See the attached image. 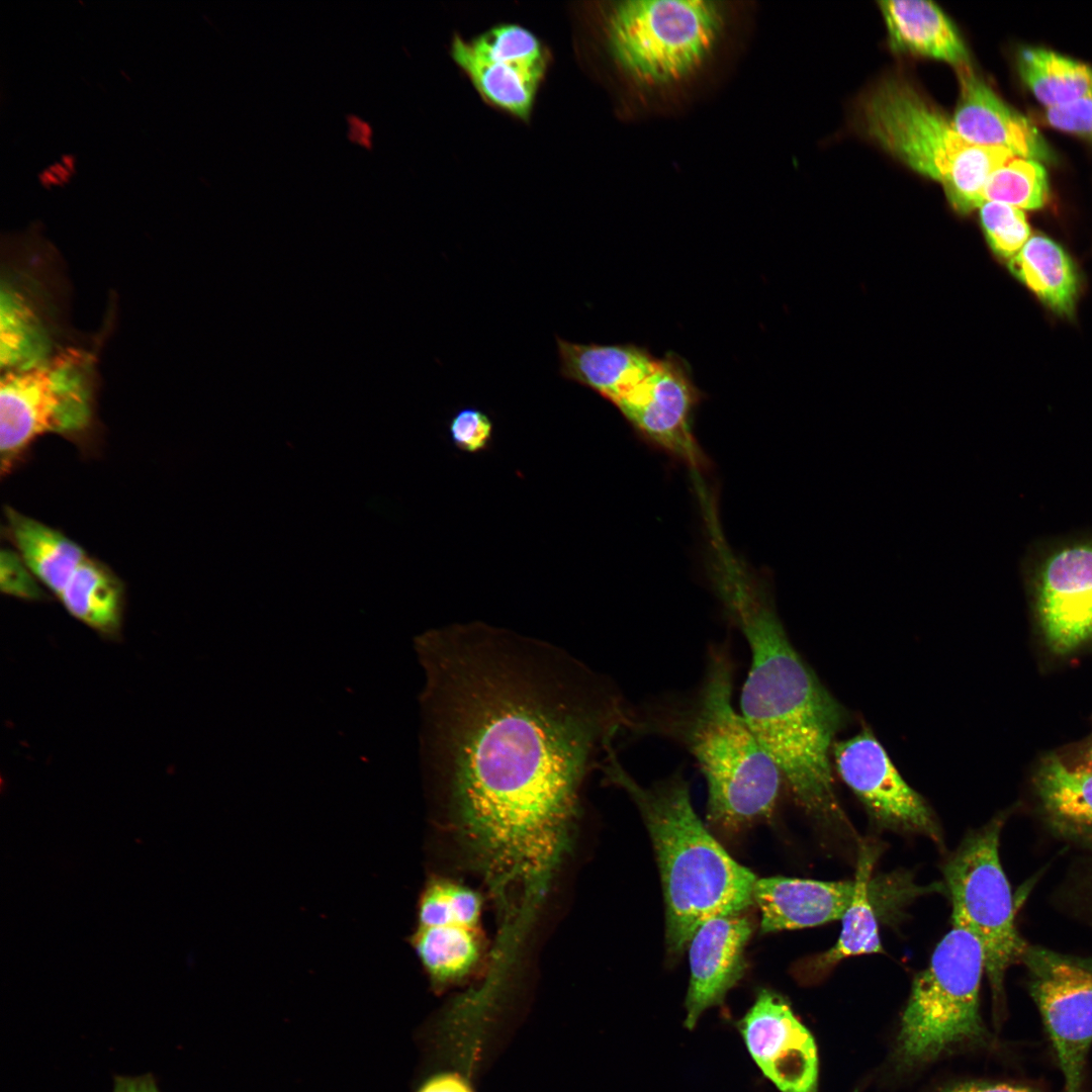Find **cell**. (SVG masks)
<instances>
[{
    "label": "cell",
    "instance_id": "cell-1",
    "mask_svg": "<svg viewBox=\"0 0 1092 1092\" xmlns=\"http://www.w3.org/2000/svg\"><path fill=\"white\" fill-rule=\"evenodd\" d=\"M435 760L450 808L495 889L538 893L566 845L599 754L629 708L556 647L479 625L428 640Z\"/></svg>",
    "mask_w": 1092,
    "mask_h": 1092
},
{
    "label": "cell",
    "instance_id": "cell-2",
    "mask_svg": "<svg viewBox=\"0 0 1092 1092\" xmlns=\"http://www.w3.org/2000/svg\"><path fill=\"white\" fill-rule=\"evenodd\" d=\"M712 573L725 615L750 651L742 717L796 804L817 823L842 824L831 759L845 710L794 647L767 585L734 555L717 562Z\"/></svg>",
    "mask_w": 1092,
    "mask_h": 1092
},
{
    "label": "cell",
    "instance_id": "cell-3",
    "mask_svg": "<svg viewBox=\"0 0 1092 1092\" xmlns=\"http://www.w3.org/2000/svg\"><path fill=\"white\" fill-rule=\"evenodd\" d=\"M734 676L728 641L714 643L696 688L630 707L625 731L661 737L684 748L706 780L709 824L730 833L770 819L784 784L734 707Z\"/></svg>",
    "mask_w": 1092,
    "mask_h": 1092
},
{
    "label": "cell",
    "instance_id": "cell-4",
    "mask_svg": "<svg viewBox=\"0 0 1092 1092\" xmlns=\"http://www.w3.org/2000/svg\"><path fill=\"white\" fill-rule=\"evenodd\" d=\"M636 805L648 830L665 905V944L681 954L707 920L754 904L756 876L737 862L697 815L689 783L676 769L650 786L638 783L612 748L600 767Z\"/></svg>",
    "mask_w": 1092,
    "mask_h": 1092
},
{
    "label": "cell",
    "instance_id": "cell-5",
    "mask_svg": "<svg viewBox=\"0 0 1092 1092\" xmlns=\"http://www.w3.org/2000/svg\"><path fill=\"white\" fill-rule=\"evenodd\" d=\"M859 113L866 134L913 171L938 182L961 214L981 206L989 176L1014 157L1004 148L964 141L950 118L906 81L878 84L862 98Z\"/></svg>",
    "mask_w": 1092,
    "mask_h": 1092
},
{
    "label": "cell",
    "instance_id": "cell-6",
    "mask_svg": "<svg viewBox=\"0 0 1092 1092\" xmlns=\"http://www.w3.org/2000/svg\"><path fill=\"white\" fill-rule=\"evenodd\" d=\"M96 358L86 349H60L34 364L2 372V476L11 473L46 435L88 446L96 431Z\"/></svg>",
    "mask_w": 1092,
    "mask_h": 1092
},
{
    "label": "cell",
    "instance_id": "cell-7",
    "mask_svg": "<svg viewBox=\"0 0 1092 1092\" xmlns=\"http://www.w3.org/2000/svg\"><path fill=\"white\" fill-rule=\"evenodd\" d=\"M984 971L979 940L965 927L952 924L928 967L913 980L895 1049L901 1067L929 1062L962 1044L988 1042L980 1015Z\"/></svg>",
    "mask_w": 1092,
    "mask_h": 1092
},
{
    "label": "cell",
    "instance_id": "cell-8",
    "mask_svg": "<svg viewBox=\"0 0 1092 1092\" xmlns=\"http://www.w3.org/2000/svg\"><path fill=\"white\" fill-rule=\"evenodd\" d=\"M722 15L711 1L629 0L609 18V43L617 63L646 84L679 81L701 67L714 49Z\"/></svg>",
    "mask_w": 1092,
    "mask_h": 1092
},
{
    "label": "cell",
    "instance_id": "cell-9",
    "mask_svg": "<svg viewBox=\"0 0 1092 1092\" xmlns=\"http://www.w3.org/2000/svg\"><path fill=\"white\" fill-rule=\"evenodd\" d=\"M1004 818L996 816L969 833L944 866L951 922L968 929L982 945L997 1016L1004 1005L1005 974L1021 963L1028 945L1016 928L1011 889L999 857Z\"/></svg>",
    "mask_w": 1092,
    "mask_h": 1092
},
{
    "label": "cell",
    "instance_id": "cell-10",
    "mask_svg": "<svg viewBox=\"0 0 1092 1092\" xmlns=\"http://www.w3.org/2000/svg\"><path fill=\"white\" fill-rule=\"evenodd\" d=\"M6 534L41 585L70 615L106 638H116L124 613V587L100 560L61 531L5 508Z\"/></svg>",
    "mask_w": 1092,
    "mask_h": 1092
},
{
    "label": "cell",
    "instance_id": "cell-11",
    "mask_svg": "<svg viewBox=\"0 0 1092 1092\" xmlns=\"http://www.w3.org/2000/svg\"><path fill=\"white\" fill-rule=\"evenodd\" d=\"M1021 574L1054 653H1070L1092 639V532L1034 543Z\"/></svg>",
    "mask_w": 1092,
    "mask_h": 1092
},
{
    "label": "cell",
    "instance_id": "cell-12",
    "mask_svg": "<svg viewBox=\"0 0 1092 1092\" xmlns=\"http://www.w3.org/2000/svg\"><path fill=\"white\" fill-rule=\"evenodd\" d=\"M1021 963L1064 1076V1092H1083L1092 1044V958L1027 945Z\"/></svg>",
    "mask_w": 1092,
    "mask_h": 1092
},
{
    "label": "cell",
    "instance_id": "cell-13",
    "mask_svg": "<svg viewBox=\"0 0 1092 1092\" xmlns=\"http://www.w3.org/2000/svg\"><path fill=\"white\" fill-rule=\"evenodd\" d=\"M703 395L689 363L668 352L616 407L640 438L685 462L697 474L707 463L694 433Z\"/></svg>",
    "mask_w": 1092,
    "mask_h": 1092
},
{
    "label": "cell",
    "instance_id": "cell-14",
    "mask_svg": "<svg viewBox=\"0 0 1092 1092\" xmlns=\"http://www.w3.org/2000/svg\"><path fill=\"white\" fill-rule=\"evenodd\" d=\"M452 57L489 103L528 118L547 66L535 34L517 24L498 25L471 40L455 38Z\"/></svg>",
    "mask_w": 1092,
    "mask_h": 1092
},
{
    "label": "cell",
    "instance_id": "cell-15",
    "mask_svg": "<svg viewBox=\"0 0 1092 1092\" xmlns=\"http://www.w3.org/2000/svg\"><path fill=\"white\" fill-rule=\"evenodd\" d=\"M835 769L882 827L924 834L940 842V831L926 801L902 778L871 729L835 741Z\"/></svg>",
    "mask_w": 1092,
    "mask_h": 1092
},
{
    "label": "cell",
    "instance_id": "cell-16",
    "mask_svg": "<svg viewBox=\"0 0 1092 1092\" xmlns=\"http://www.w3.org/2000/svg\"><path fill=\"white\" fill-rule=\"evenodd\" d=\"M481 899L468 887L431 881L421 894L412 944L436 983L459 980L480 953Z\"/></svg>",
    "mask_w": 1092,
    "mask_h": 1092
},
{
    "label": "cell",
    "instance_id": "cell-17",
    "mask_svg": "<svg viewBox=\"0 0 1092 1092\" xmlns=\"http://www.w3.org/2000/svg\"><path fill=\"white\" fill-rule=\"evenodd\" d=\"M739 1030L754 1062L781 1092H816L814 1038L783 997L762 990Z\"/></svg>",
    "mask_w": 1092,
    "mask_h": 1092
},
{
    "label": "cell",
    "instance_id": "cell-18",
    "mask_svg": "<svg viewBox=\"0 0 1092 1092\" xmlns=\"http://www.w3.org/2000/svg\"><path fill=\"white\" fill-rule=\"evenodd\" d=\"M753 931L742 913L713 917L692 936L689 947L690 983L685 1026L693 1029L708 1008L722 1004L744 976L745 947Z\"/></svg>",
    "mask_w": 1092,
    "mask_h": 1092
},
{
    "label": "cell",
    "instance_id": "cell-19",
    "mask_svg": "<svg viewBox=\"0 0 1092 1092\" xmlns=\"http://www.w3.org/2000/svg\"><path fill=\"white\" fill-rule=\"evenodd\" d=\"M956 71L960 94L950 122L964 141L980 147L1004 148L1016 157L1052 161V151L1036 127L1005 104L971 65Z\"/></svg>",
    "mask_w": 1092,
    "mask_h": 1092
},
{
    "label": "cell",
    "instance_id": "cell-20",
    "mask_svg": "<svg viewBox=\"0 0 1092 1092\" xmlns=\"http://www.w3.org/2000/svg\"><path fill=\"white\" fill-rule=\"evenodd\" d=\"M854 890V880L757 879L753 900L761 914L760 931L800 929L841 919L852 901Z\"/></svg>",
    "mask_w": 1092,
    "mask_h": 1092
},
{
    "label": "cell",
    "instance_id": "cell-21",
    "mask_svg": "<svg viewBox=\"0 0 1092 1092\" xmlns=\"http://www.w3.org/2000/svg\"><path fill=\"white\" fill-rule=\"evenodd\" d=\"M560 375L615 406L646 379L659 358L634 344H581L556 337Z\"/></svg>",
    "mask_w": 1092,
    "mask_h": 1092
},
{
    "label": "cell",
    "instance_id": "cell-22",
    "mask_svg": "<svg viewBox=\"0 0 1092 1092\" xmlns=\"http://www.w3.org/2000/svg\"><path fill=\"white\" fill-rule=\"evenodd\" d=\"M896 53L945 62L956 69L971 65L968 50L953 23L933 2L884 0L878 2Z\"/></svg>",
    "mask_w": 1092,
    "mask_h": 1092
},
{
    "label": "cell",
    "instance_id": "cell-23",
    "mask_svg": "<svg viewBox=\"0 0 1092 1092\" xmlns=\"http://www.w3.org/2000/svg\"><path fill=\"white\" fill-rule=\"evenodd\" d=\"M1034 786L1052 829L1092 849V771L1051 755L1037 769Z\"/></svg>",
    "mask_w": 1092,
    "mask_h": 1092
},
{
    "label": "cell",
    "instance_id": "cell-24",
    "mask_svg": "<svg viewBox=\"0 0 1092 1092\" xmlns=\"http://www.w3.org/2000/svg\"><path fill=\"white\" fill-rule=\"evenodd\" d=\"M1007 266L1055 313L1074 315L1079 276L1070 256L1056 242L1041 235L1031 236Z\"/></svg>",
    "mask_w": 1092,
    "mask_h": 1092
},
{
    "label": "cell",
    "instance_id": "cell-25",
    "mask_svg": "<svg viewBox=\"0 0 1092 1092\" xmlns=\"http://www.w3.org/2000/svg\"><path fill=\"white\" fill-rule=\"evenodd\" d=\"M871 851L872 848L866 845L859 853L854 895L841 917L842 928L837 941L807 964L803 969L805 979L824 976L846 958L883 952L878 921L869 895L870 874L875 857Z\"/></svg>",
    "mask_w": 1092,
    "mask_h": 1092
},
{
    "label": "cell",
    "instance_id": "cell-26",
    "mask_svg": "<svg viewBox=\"0 0 1092 1092\" xmlns=\"http://www.w3.org/2000/svg\"><path fill=\"white\" fill-rule=\"evenodd\" d=\"M1019 75L1048 108L1077 100L1092 90V67L1040 48H1026L1017 58Z\"/></svg>",
    "mask_w": 1092,
    "mask_h": 1092
},
{
    "label": "cell",
    "instance_id": "cell-27",
    "mask_svg": "<svg viewBox=\"0 0 1092 1092\" xmlns=\"http://www.w3.org/2000/svg\"><path fill=\"white\" fill-rule=\"evenodd\" d=\"M0 362L2 372L34 364L55 353L40 314L26 295L2 291Z\"/></svg>",
    "mask_w": 1092,
    "mask_h": 1092
},
{
    "label": "cell",
    "instance_id": "cell-28",
    "mask_svg": "<svg viewBox=\"0 0 1092 1092\" xmlns=\"http://www.w3.org/2000/svg\"><path fill=\"white\" fill-rule=\"evenodd\" d=\"M1050 195L1044 167L1035 160L1012 157L989 176L984 190L985 201H995L1019 209H1039Z\"/></svg>",
    "mask_w": 1092,
    "mask_h": 1092
},
{
    "label": "cell",
    "instance_id": "cell-29",
    "mask_svg": "<svg viewBox=\"0 0 1092 1092\" xmlns=\"http://www.w3.org/2000/svg\"><path fill=\"white\" fill-rule=\"evenodd\" d=\"M978 209L987 242L997 256L1010 260L1030 239V226L1021 209L995 201H985Z\"/></svg>",
    "mask_w": 1092,
    "mask_h": 1092
},
{
    "label": "cell",
    "instance_id": "cell-30",
    "mask_svg": "<svg viewBox=\"0 0 1092 1092\" xmlns=\"http://www.w3.org/2000/svg\"><path fill=\"white\" fill-rule=\"evenodd\" d=\"M1 592L26 601H41L44 587L15 548H3L0 555Z\"/></svg>",
    "mask_w": 1092,
    "mask_h": 1092
},
{
    "label": "cell",
    "instance_id": "cell-31",
    "mask_svg": "<svg viewBox=\"0 0 1092 1092\" xmlns=\"http://www.w3.org/2000/svg\"><path fill=\"white\" fill-rule=\"evenodd\" d=\"M493 425L490 418L474 407L462 408L456 413L449 424L453 444L460 450L476 453L489 444Z\"/></svg>",
    "mask_w": 1092,
    "mask_h": 1092
},
{
    "label": "cell",
    "instance_id": "cell-32",
    "mask_svg": "<svg viewBox=\"0 0 1092 1092\" xmlns=\"http://www.w3.org/2000/svg\"><path fill=\"white\" fill-rule=\"evenodd\" d=\"M1044 118L1055 128L1092 141V90L1068 104L1046 108Z\"/></svg>",
    "mask_w": 1092,
    "mask_h": 1092
},
{
    "label": "cell",
    "instance_id": "cell-33",
    "mask_svg": "<svg viewBox=\"0 0 1092 1092\" xmlns=\"http://www.w3.org/2000/svg\"><path fill=\"white\" fill-rule=\"evenodd\" d=\"M938 1092H1039L1038 1090L1023 1085L1008 1083H992L972 1081L947 1086Z\"/></svg>",
    "mask_w": 1092,
    "mask_h": 1092
},
{
    "label": "cell",
    "instance_id": "cell-34",
    "mask_svg": "<svg viewBox=\"0 0 1092 1092\" xmlns=\"http://www.w3.org/2000/svg\"><path fill=\"white\" fill-rule=\"evenodd\" d=\"M419 1092H472L459 1076L444 1074L430 1079Z\"/></svg>",
    "mask_w": 1092,
    "mask_h": 1092
},
{
    "label": "cell",
    "instance_id": "cell-35",
    "mask_svg": "<svg viewBox=\"0 0 1092 1092\" xmlns=\"http://www.w3.org/2000/svg\"><path fill=\"white\" fill-rule=\"evenodd\" d=\"M113 1092H160L150 1076H122L115 1079Z\"/></svg>",
    "mask_w": 1092,
    "mask_h": 1092
},
{
    "label": "cell",
    "instance_id": "cell-36",
    "mask_svg": "<svg viewBox=\"0 0 1092 1092\" xmlns=\"http://www.w3.org/2000/svg\"><path fill=\"white\" fill-rule=\"evenodd\" d=\"M1085 760V764L1084 766H1082V768H1086L1092 771V744L1086 753Z\"/></svg>",
    "mask_w": 1092,
    "mask_h": 1092
},
{
    "label": "cell",
    "instance_id": "cell-37",
    "mask_svg": "<svg viewBox=\"0 0 1092 1092\" xmlns=\"http://www.w3.org/2000/svg\"><path fill=\"white\" fill-rule=\"evenodd\" d=\"M1091 893H1092V888H1091ZM1091 898H1092V894H1091Z\"/></svg>",
    "mask_w": 1092,
    "mask_h": 1092
}]
</instances>
